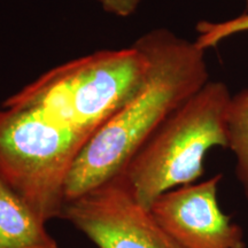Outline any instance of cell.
Masks as SVG:
<instances>
[{
    "label": "cell",
    "mask_w": 248,
    "mask_h": 248,
    "mask_svg": "<svg viewBox=\"0 0 248 248\" xmlns=\"http://www.w3.org/2000/svg\"><path fill=\"white\" fill-rule=\"evenodd\" d=\"M0 248H60L43 221L0 179Z\"/></svg>",
    "instance_id": "52a82bcc"
},
{
    "label": "cell",
    "mask_w": 248,
    "mask_h": 248,
    "mask_svg": "<svg viewBox=\"0 0 248 248\" xmlns=\"http://www.w3.org/2000/svg\"><path fill=\"white\" fill-rule=\"evenodd\" d=\"M195 29L198 32L197 39L194 40L195 45L202 51H206L207 48L215 47L228 37L248 31V11L239 16L223 22L200 21Z\"/></svg>",
    "instance_id": "9c48e42d"
},
{
    "label": "cell",
    "mask_w": 248,
    "mask_h": 248,
    "mask_svg": "<svg viewBox=\"0 0 248 248\" xmlns=\"http://www.w3.org/2000/svg\"><path fill=\"white\" fill-rule=\"evenodd\" d=\"M232 95L222 82H207L152 133L123 171L144 208L161 194L193 184L203 175L206 154L228 147L226 116Z\"/></svg>",
    "instance_id": "3957f363"
},
{
    "label": "cell",
    "mask_w": 248,
    "mask_h": 248,
    "mask_svg": "<svg viewBox=\"0 0 248 248\" xmlns=\"http://www.w3.org/2000/svg\"><path fill=\"white\" fill-rule=\"evenodd\" d=\"M222 175L173 188L156 198L150 212L182 248H246L244 232L217 199Z\"/></svg>",
    "instance_id": "8992f818"
},
{
    "label": "cell",
    "mask_w": 248,
    "mask_h": 248,
    "mask_svg": "<svg viewBox=\"0 0 248 248\" xmlns=\"http://www.w3.org/2000/svg\"><path fill=\"white\" fill-rule=\"evenodd\" d=\"M66 219L99 248H182L135 199L123 173L66 201Z\"/></svg>",
    "instance_id": "5b68a950"
},
{
    "label": "cell",
    "mask_w": 248,
    "mask_h": 248,
    "mask_svg": "<svg viewBox=\"0 0 248 248\" xmlns=\"http://www.w3.org/2000/svg\"><path fill=\"white\" fill-rule=\"evenodd\" d=\"M108 13L119 17H128L136 13L141 0H95Z\"/></svg>",
    "instance_id": "30bf717a"
},
{
    "label": "cell",
    "mask_w": 248,
    "mask_h": 248,
    "mask_svg": "<svg viewBox=\"0 0 248 248\" xmlns=\"http://www.w3.org/2000/svg\"><path fill=\"white\" fill-rule=\"evenodd\" d=\"M228 148L235 157V173L248 202V89L232 95L226 116Z\"/></svg>",
    "instance_id": "ba28073f"
},
{
    "label": "cell",
    "mask_w": 248,
    "mask_h": 248,
    "mask_svg": "<svg viewBox=\"0 0 248 248\" xmlns=\"http://www.w3.org/2000/svg\"><path fill=\"white\" fill-rule=\"evenodd\" d=\"M89 136L26 108H0V179L43 221L61 218L66 183Z\"/></svg>",
    "instance_id": "277c9868"
},
{
    "label": "cell",
    "mask_w": 248,
    "mask_h": 248,
    "mask_svg": "<svg viewBox=\"0 0 248 248\" xmlns=\"http://www.w3.org/2000/svg\"><path fill=\"white\" fill-rule=\"evenodd\" d=\"M150 61L144 85L84 145L66 183V201L123 173L135 154L173 110L209 82L204 51L167 29L133 43Z\"/></svg>",
    "instance_id": "6da1fadb"
},
{
    "label": "cell",
    "mask_w": 248,
    "mask_h": 248,
    "mask_svg": "<svg viewBox=\"0 0 248 248\" xmlns=\"http://www.w3.org/2000/svg\"><path fill=\"white\" fill-rule=\"evenodd\" d=\"M245 2H246V5H247V11H248V0H245Z\"/></svg>",
    "instance_id": "8fae6325"
},
{
    "label": "cell",
    "mask_w": 248,
    "mask_h": 248,
    "mask_svg": "<svg viewBox=\"0 0 248 248\" xmlns=\"http://www.w3.org/2000/svg\"><path fill=\"white\" fill-rule=\"evenodd\" d=\"M150 71L136 45L104 49L46 71L4 101L37 110L90 138L135 97Z\"/></svg>",
    "instance_id": "7a4b0ae2"
}]
</instances>
